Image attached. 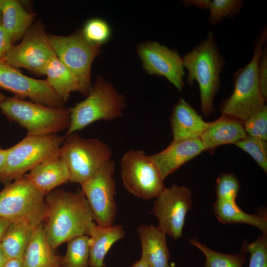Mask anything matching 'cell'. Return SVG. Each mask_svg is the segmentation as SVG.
<instances>
[{
	"mask_svg": "<svg viewBox=\"0 0 267 267\" xmlns=\"http://www.w3.org/2000/svg\"><path fill=\"white\" fill-rule=\"evenodd\" d=\"M217 219L223 223H242L259 228L267 235V217L265 215L249 214L244 212L235 201L217 199L214 206Z\"/></svg>",
	"mask_w": 267,
	"mask_h": 267,
	"instance_id": "obj_24",
	"label": "cell"
},
{
	"mask_svg": "<svg viewBox=\"0 0 267 267\" xmlns=\"http://www.w3.org/2000/svg\"><path fill=\"white\" fill-rule=\"evenodd\" d=\"M170 123L174 140L200 137L210 124L181 98L174 106Z\"/></svg>",
	"mask_w": 267,
	"mask_h": 267,
	"instance_id": "obj_19",
	"label": "cell"
},
{
	"mask_svg": "<svg viewBox=\"0 0 267 267\" xmlns=\"http://www.w3.org/2000/svg\"><path fill=\"white\" fill-rule=\"evenodd\" d=\"M137 50L148 74L164 77L181 90L184 85V67L182 57L177 50L155 42L141 43Z\"/></svg>",
	"mask_w": 267,
	"mask_h": 267,
	"instance_id": "obj_15",
	"label": "cell"
},
{
	"mask_svg": "<svg viewBox=\"0 0 267 267\" xmlns=\"http://www.w3.org/2000/svg\"><path fill=\"white\" fill-rule=\"evenodd\" d=\"M137 231L141 246L140 259L150 267H170L166 234L153 225H140Z\"/></svg>",
	"mask_w": 267,
	"mask_h": 267,
	"instance_id": "obj_18",
	"label": "cell"
},
{
	"mask_svg": "<svg viewBox=\"0 0 267 267\" xmlns=\"http://www.w3.org/2000/svg\"><path fill=\"white\" fill-rule=\"evenodd\" d=\"M115 162L111 159L104 163L92 177L80 184L93 220L98 225H112L116 218L118 207L115 200Z\"/></svg>",
	"mask_w": 267,
	"mask_h": 267,
	"instance_id": "obj_11",
	"label": "cell"
},
{
	"mask_svg": "<svg viewBox=\"0 0 267 267\" xmlns=\"http://www.w3.org/2000/svg\"><path fill=\"white\" fill-rule=\"evenodd\" d=\"M3 267H22L21 259H9Z\"/></svg>",
	"mask_w": 267,
	"mask_h": 267,
	"instance_id": "obj_39",
	"label": "cell"
},
{
	"mask_svg": "<svg viewBox=\"0 0 267 267\" xmlns=\"http://www.w3.org/2000/svg\"><path fill=\"white\" fill-rule=\"evenodd\" d=\"M235 144L249 154L260 168L267 173V141L247 135Z\"/></svg>",
	"mask_w": 267,
	"mask_h": 267,
	"instance_id": "obj_29",
	"label": "cell"
},
{
	"mask_svg": "<svg viewBox=\"0 0 267 267\" xmlns=\"http://www.w3.org/2000/svg\"><path fill=\"white\" fill-rule=\"evenodd\" d=\"M182 59L188 71L187 83L190 86L194 81L198 83L201 111L205 116H208L215 110L214 100L220 86V74L224 65L214 33L209 32L206 39L186 53Z\"/></svg>",
	"mask_w": 267,
	"mask_h": 267,
	"instance_id": "obj_2",
	"label": "cell"
},
{
	"mask_svg": "<svg viewBox=\"0 0 267 267\" xmlns=\"http://www.w3.org/2000/svg\"><path fill=\"white\" fill-rule=\"evenodd\" d=\"M240 188L237 178L231 173H222L217 179V199L235 201Z\"/></svg>",
	"mask_w": 267,
	"mask_h": 267,
	"instance_id": "obj_34",
	"label": "cell"
},
{
	"mask_svg": "<svg viewBox=\"0 0 267 267\" xmlns=\"http://www.w3.org/2000/svg\"><path fill=\"white\" fill-rule=\"evenodd\" d=\"M120 165L124 186L137 197L144 200L156 198L165 187L158 169L142 151L126 152Z\"/></svg>",
	"mask_w": 267,
	"mask_h": 267,
	"instance_id": "obj_10",
	"label": "cell"
},
{
	"mask_svg": "<svg viewBox=\"0 0 267 267\" xmlns=\"http://www.w3.org/2000/svg\"><path fill=\"white\" fill-rule=\"evenodd\" d=\"M8 260L0 245V267H3Z\"/></svg>",
	"mask_w": 267,
	"mask_h": 267,
	"instance_id": "obj_41",
	"label": "cell"
},
{
	"mask_svg": "<svg viewBox=\"0 0 267 267\" xmlns=\"http://www.w3.org/2000/svg\"><path fill=\"white\" fill-rule=\"evenodd\" d=\"M53 250L40 224L35 228L21 258L22 267H62V258Z\"/></svg>",
	"mask_w": 267,
	"mask_h": 267,
	"instance_id": "obj_22",
	"label": "cell"
},
{
	"mask_svg": "<svg viewBox=\"0 0 267 267\" xmlns=\"http://www.w3.org/2000/svg\"><path fill=\"white\" fill-rule=\"evenodd\" d=\"M65 136L56 134L27 135L11 148L0 172V183H9L24 176L33 168L48 158L59 155Z\"/></svg>",
	"mask_w": 267,
	"mask_h": 267,
	"instance_id": "obj_8",
	"label": "cell"
},
{
	"mask_svg": "<svg viewBox=\"0 0 267 267\" xmlns=\"http://www.w3.org/2000/svg\"><path fill=\"white\" fill-rule=\"evenodd\" d=\"M210 1L209 0H186L184 3L186 6L192 5L201 9H207L209 8Z\"/></svg>",
	"mask_w": 267,
	"mask_h": 267,
	"instance_id": "obj_37",
	"label": "cell"
},
{
	"mask_svg": "<svg viewBox=\"0 0 267 267\" xmlns=\"http://www.w3.org/2000/svg\"><path fill=\"white\" fill-rule=\"evenodd\" d=\"M12 46L9 36L2 24H0V58H3Z\"/></svg>",
	"mask_w": 267,
	"mask_h": 267,
	"instance_id": "obj_36",
	"label": "cell"
},
{
	"mask_svg": "<svg viewBox=\"0 0 267 267\" xmlns=\"http://www.w3.org/2000/svg\"><path fill=\"white\" fill-rule=\"evenodd\" d=\"M240 251L250 254L248 267H267V235L262 234L250 243L244 241Z\"/></svg>",
	"mask_w": 267,
	"mask_h": 267,
	"instance_id": "obj_32",
	"label": "cell"
},
{
	"mask_svg": "<svg viewBox=\"0 0 267 267\" xmlns=\"http://www.w3.org/2000/svg\"><path fill=\"white\" fill-rule=\"evenodd\" d=\"M0 109L9 120L25 128L27 135L56 134L68 129L70 124V108L65 107H48L14 96L6 97Z\"/></svg>",
	"mask_w": 267,
	"mask_h": 267,
	"instance_id": "obj_5",
	"label": "cell"
},
{
	"mask_svg": "<svg viewBox=\"0 0 267 267\" xmlns=\"http://www.w3.org/2000/svg\"><path fill=\"white\" fill-rule=\"evenodd\" d=\"M189 243L200 250L204 254L205 267H243L247 257L242 253L226 254L215 251L201 243L195 237Z\"/></svg>",
	"mask_w": 267,
	"mask_h": 267,
	"instance_id": "obj_28",
	"label": "cell"
},
{
	"mask_svg": "<svg viewBox=\"0 0 267 267\" xmlns=\"http://www.w3.org/2000/svg\"><path fill=\"white\" fill-rule=\"evenodd\" d=\"M206 150L200 137L173 140L165 149L148 156L158 169L163 179L184 164Z\"/></svg>",
	"mask_w": 267,
	"mask_h": 267,
	"instance_id": "obj_16",
	"label": "cell"
},
{
	"mask_svg": "<svg viewBox=\"0 0 267 267\" xmlns=\"http://www.w3.org/2000/svg\"><path fill=\"white\" fill-rule=\"evenodd\" d=\"M247 135L244 121L222 114L217 120L210 122L200 138L205 150H208L221 145L235 144Z\"/></svg>",
	"mask_w": 267,
	"mask_h": 267,
	"instance_id": "obj_20",
	"label": "cell"
},
{
	"mask_svg": "<svg viewBox=\"0 0 267 267\" xmlns=\"http://www.w3.org/2000/svg\"><path fill=\"white\" fill-rule=\"evenodd\" d=\"M244 127L247 135L267 141V105L265 104L259 111L245 120Z\"/></svg>",
	"mask_w": 267,
	"mask_h": 267,
	"instance_id": "obj_33",
	"label": "cell"
},
{
	"mask_svg": "<svg viewBox=\"0 0 267 267\" xmlns=\"http://www.w3.org/2000/svg\"><path fill=\"white\" fill-rule=\"evenodd\" d=\"M266 39L265 30L255 43L250 62L235 74L234 89L231 95L221 106L222 114L244 121L265 105L266 98L261 90L258 67Z\"/></svg>",
	"mask_w": 267,
	"mask_h": 267,
	"instance_id": "obj_3",
	"label": "cell"
},
{
	"mask_svg": "<svg viewBox=\"0 0 267 267\" xmlns=\"http://www.w3.org/2000/svg\"><path fill=\"white\" fill-rule=\"evenodd\" d=\"M36 227L24 221L10 222L0 241L8 260L22 258Z\"/></svg>",
	"mask_w": 267,
	"mask_h": 267,
	"instance_id": "obj_26",
	"label": "cell"
},
{
	"mask_svg": "<svg viewBox=\"0 0 267 267\" xmlns=\"http://www.w3.org/2000/svg\"><path fill=\"white\" fill-rule=\"evenodd\" d=\"M2 23V10L0 6V24Z\"/></svg>",
	"mask_w": 267,
	"mask_h": 267,
	"instance_id": "obj_44",
	"label": "cell"
},
{
	"mask_svg": "<svg viewBox=\"0 0 267 267\" xmlns=\"http://www.w3.org/2000/svg\"><path fill=\"white\" fill-rule=\"evenodd\" d=\"M48 35L57 57L77 78L80 92L87 96L92 87L91 65L99 54L101 45L89 42L81 31L68 36Z\"/></svg>",
	"mask_w": 267,
	"mask_h": 267,
	"instance_id": "obj_9",
	"label": "cell"
},
{
	"mask_svg": "<svg viewBox=\"0 0 267 267\" xmlns=\"http://www.w3.org/2000/svg\"><path fill=\"white\" fill-rule=\"evenodd\" d=\"M55 56L48 34L38 22L30 27L21 42L13 45L3 59L15 68L44 75L47 64Z\"/></svg>",
	"mask_w": 267,
	"mask_h": 267,
	"instance_id": "obj_12",
	"label": "cell"
},
{
	"mask_svg": "<svg viewBox=\"0 0 267 267\" xmlns=\"http://www.w3.org/2000/svg\"><path fill=\"white\" fill-rule=\"evenodd\" d=\"M45 201L47 215L43 227L53 249L75 237L89 234L94 220L81 190L55 189L45 196Z\"/></svg>",
	"mask_w": 267,
	"mask_h": 267,
	"instance_id": "obj_1",
	"label": "cell"
},
{
	"mask_svg": "<svg viewBox=\"0 0 267 267\" xmlns=\"http://www.w3.org/2000/svg\"><path fill=\"white\" fill-rule=\"evenodd\" d=\"M65 136L59 155L67 165L70 182L81 184L111 160L110 148L99 139L84 138L75 133Z\"/></svg>",
	"mask_w": 267,
	"mask_h": 267,
	"instance_id": "obj_7",
	"label": "cell"
},
{
	"mask_svg": "<svg viewBox=\"0 0 267 267\" xmlns=\"http://www.w3.org/2000/svg\"><path fill=\"white\" fill-rule=\"evenodd\" d=\"M67 243V251L62 259V267H89V236L80 235Z\"/></svg>",
	"mask_w": 267,
	"mask_h": 267,
	"instance_id": "obj_27",
	"label": "cell"
},
{
	"mask_svg": "<svg viewBox=\"0 0 267 267\" xmlns=\"http://www.w3.org/2000/svg\"><path fill=\"white\" fill-rule=\"evenodd\" d=\"M9 148L2 149L0 148V172L2 169L6 159Z\"/></svg>",
	"mask_w": 267,
	"mask_h": 267,
	"instance_id": "obj_40",
	"label": "cell"
},
{
	"mask_svg": "<svg viewBox=\"0 0 267 267\" xmlns=\"http://www.w3.org/2000/svg\"><path fill=\"white\" fill-rule=\"evenodd\" d=\"M126 232L121 225L103 226L94 222L90 225L89 267H105L104 258L113 245L125 237Z\"/></svg>",
	"mask_w": 267,
	"mask_h": 267,
	"instance_id": "obj_21",
	"label": "cell"
},
{
	"mask_svg": "<svg viewBox=\"0 0 267 267\" xmlns=\"http://www.w3.org/2000/svg\"><path fill=\"white\" fill-rule=\"evenodd\" d=\"M126 105L125 97L111 83L98 76L87 97L70 108V122L65 135L96 121H109L121 117Z\"/></svg>",
	"mask_w": 267,
	"mask_h": 267,
	"instance_id": "obj_4",
	"label": "cell"
},
{
	"mask_svg": "<svg viewBox=\"0 0 267 267\" xmlns=\"http://www.w3.org/2000/svg\"><path fill=\"white\" fill-rule=\"evenodd\" d=\"M259 77L262 93L265 98L267 97V49L263 47L259 61Z\"/></svg>",
	"mask_w": 267,
	"mask_h": 267,
	"instance_id": "obj_35",
	"label": "cell"
},
{
	"mask_svg": "<svg viewBox=\"0 0 267 267\" xmlns=\"http://www.w3.org/2000/svg\"><path fill=\"white\" fill-rule=\"evenodd\" d=\"M243 2L240 0H210L208 8L210 10L209 22L217 24L223 18L233 16L240 12Z\"/></svg>",
	"mask_w": 267,
	"mask_h": 267,
	"instance_id": "obj_30",
	"label": "cell"
},
{
	"mask_svg": "<svg viewBox=\"0 0 267 267\" xmlns=\"http://www.w3.org/2000/svg\"><path fill=\"white\" fill-rule=\"evenodd\" d=\"M191 195L188 188L175 184L165 187L153 203L152 212L158 221L157 226L174 239L182 235L186 216L192 206Z\"/></svg>",
	"mask_w": 267,
	"mask_h": 267,
	"instance_id": "obj_13",
	"label": "cell"
},
{
	"mask_svg": "<svg viewBox=\"0 0 267 267\" xmlns=\"http://www.w3.org/2000/svg\"><path fill=\"white\" fill-rule=\"evenodd\" d=\"M10 222L5 219L0 218V241Z\"/></svg>",
	"mask_w": 267,
	"mask_h": 267,
	"instance_id": "obj_38",
	"label": "cell"
},
{
	"mask_svg": "<svg viewBox=\"0 0 267 267\" xmlns=\"http://www.w3.org/2000/svg\"><path fill=\"white\" fill-rule=\"evenodd\" d=\"M44 75L49 86L64 102L67 101L72 92H80V85L75 76L57 56L47 64Z\"/></svg>",
	"mask_w": 267,
	"mask_h": 267,
	"instance_id": "obj_25",
	"label": "cell"
},
{
	"mask_svg": "<svg viewBox=\"0 0 267 267\" xmlns=\"http://www.w3.org/2000/svg\"><path fill=\"white\" fill-rule=\"evenodd\" d=\"M0 88L21 99L54 108L64 107V102L46 80H37L23 74L16 68L0 58Z\"/></svg>",
	"mask_w": 267,
	"mask_h": 267,
	"instance_id": "obj_14",
	"label": "cell"
},
{
	"mask_svg": "<svg viewBox=\"0 0 267 267\" xmlns=\"http://www.w3.org/2000/svg\"><path fill=\"white\" fill-rule=\"evenodd\" d=\"M2 25L12 43L23 37L34 20L36 13L26 11L16 0H0Z\"/></svg>",
	"mask_w": 267,
	"mask_h": 267,
	"instance_id": "obj_23",
	"label": "cell"
},
{
	"mask_svg": "<svg viewBox=\"0 0 267 267\" xmlns=\"http://www.w3.org/2000/svg\"><path fill=\"white\" fill-rule=\"evenodd\" d=\"M81 32L89 42L101 45L107 42L111 36V30L108 24L104 20L97 18L87 21Z\"/></svg>",
	"mask_w": 267,
	"mask_h": 267,
	"instance_id": "obj_31",
	"label": "cell"
},
{
	"mask_svg": "<svg viewBox=\"0 0 267 267\" xmlns=\"http://www.w3.org/2000/svg\"><path fill=\"white\" fill-rule=\"evenodd\" d=\"M47 215L45 196L25 177L5 184L0 191V218L24 221L35 227Z\"/></svg>",
	"mask_w": 267,
	"mask_h": 267,
	"instance_id": "obj_6",
	"label": "cell"
},
{
	"mask_svg": "<svg viewBox=\"0 0 267 267\" xmlns=\"http://www.w3.org/2000/svg\"><path fill=\"white\" fill-rule=\"evenodd\" d=\"M6 97L3 94L0 93V105L2 103Z\"/></svg>",
	"mask_w": 267,
	"mask_h": 267,
	"instance_id": "obj_43",
	"label": "cell"
},
{
	"mask_svg": "<svg viewBox=\"0 0 267 267\" xmlns=\"http://www.w3.org/2000/svg\"><path fill=\"white\" fill-rule=\"evenodd\" d=\"M25 176L45 196L70 180L67 165L59 155L41 162Z\"/></svg>",
	"mask_w": 267,
	"mask_h": 267,
	"instance_id": "obj_17",
	"label": "cell"
},
{
	"mask_svg": "<svg viewBox=\"0 0 267 267\" xmlns=\"http://www.w3.org/2000/svg\"><path fill=\"white\" fill-rule=\"evenodd\" d=\"M131 267H150L146 263L140 259L135 262Z\"/></svg>",
	"mask_w": 267,
	"mask_h": 267,
	"instance_id": "obj_42",
	"label": "cell"
}]
</instances>
